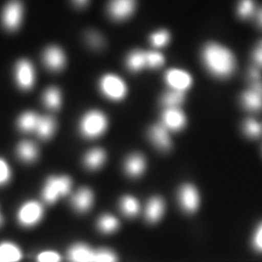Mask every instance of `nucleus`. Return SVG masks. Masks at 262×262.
Masks as SVG:
<instances>
[{"mask_svg": "<svg viewBox=\"0 0 262 262\" xmlns=\"http://www.w3.org/2000/svg\"><path fill=\"white\" fill-rule=\"evenodd\" d=\"M150 41L155 47L158 48L165 47L170 41V34L166 30L158 31L151 34Z\"/></svg>", "mask_w": 262, "mask_h": 262, "instance_id": "nucleus-30", "label": "nucleus"}, {"mask_svg": "<svg viewBox=\"0 0 262 262\" xmlns=\"http://www.w3.org/2000/svg\"><path fill=\"white\" fill-rule=\"evenodd\" d=\"M165 80L172 89L182 92L190 89L192 84V76L185 71L179 69L168 70L165 73Z\"/></svg>", "mask_w": 262, "mask_h": 262, "instance_id": "nucleus-7", "label": "nucleus"}, {"mask_svg": "<svg viewBox=\"0 0 262 262\" xmlns=\"http://www.w3.org/2000/svg\"><path fill=\"white\" fill-rule=\"evenodd\" d=\"M15 78L20 89H32L35 80V74L34 67L30 61L22 59L18 62L15 67Z\"/></svg>", "mask_w": 262, "mask_h": 262, "instance_id": "nucleus-8", "label": "nucleus"}, {"mask_svg": "<svg viewBox=\"0 0 262 262\" xmlns=\"http://www.w3.org/2000/svg\"><path fill=\"white\" fill-rule=\"evenodd\" d=\"M61 258L54 251H45L38 255L37 262H61Z\"/></svg>", "mask_w": 262, "mask_h": 262, "instance_id": "nucleus-35", "label": "nucleus"}, {"mask_svg": "<svg viewBox=\"0 0 262 262\" xmlns=\"http://www.w3.org/2000/svg\"><path fill=\"white\" fill-rule=\"evenodd\" d=\"M96 262H117L116 254L108 249H99L96 251Z\"/></svg>", "mask_w": 262, "mask_h": 262, "instance_id": "nucleus-34", "label": "nucleus"}, {"mask_svg": "<svg viewBox=\"0 0 262 262\" xmlns=\"http://www.w3.org/2000/svg\"><path fill=\"white\" fill-rule=\"evenodd\" d=\"M39 118V115L32 112L24 113L19 117L18 127L25 132H35Z\"/></svg>", "mask_w": 262, "mask_h": 262, "instance_id": "nucleus-25", "label": "nucleus"}, {"mask_svg": "<svg viewBox=\"0 0 262 262\" xmlns=\"http://www.w3.org/2000/svg\"><path fill=\"white\" fill-rule=\"evenodd\" d=\"M11 177L9 165L5 160L0 158V186L8 184Z\"/></svg>", "mask_w": 262, "mask_h": 262, "instance_id": "nucleus-33", "label": "nucleus"}, {"mask_svg": "<svg viewBox=\"0 0 262 262\" xmlns=\"http://www.w3.org/2000/svg\"><path fill=\"white\" fill-rule=\"evenodd\" d=\"M2 223H3V217H2L1 213H0V226H1Z\"/></svg>", "mask_w": 262, "mask_h": 262, "instance_id": "nucleus-41", "label": "nucleus"}, {"mask_svg": "<svg viewBox=\"0 0 262 262\" xmlns=\"http://www.w3.org/2000/svg\"><path fill=\"white\" fill-rule=\"evenodd\" d=\"M88 41L93 47L98 48L103 45V39L97 33L92 32L88 34Z\"/></svg>", "mask_w": 262, "mask_h": 262, "instance_id": "nucleus-37", "label": "nucleus"}, {"mask_svg": "<svg viewBox=\"0 0 262 262\" xmlns=\"http://www.w3.org/2000/svg\"><path fill=\"white\" fill-rule=\"evenodd\" d=\"M87 2L85 1H76L75 4L77 5H80V6H83V5H86Z\"/></svg>", "mask_w": 262, "mask_h": 262, "instance_id": "nucleus-40", "label": "nucleus"}, {"mask_svg": "<svg viewBox=\"0 0 262 262\" xmlns=\"http://www.w3.org/2000/svg\"><path fill=\"white\" fill-rule=\"evenodd\" d=\"M253 244L258 251L262 252V223L258 226L254 236H253Z\"/></svg>", "mask_w": 262, "mask_h": 262, "instance_id": "nucleus-38", "label": "nucleus"}, {"mask_svg": "<svg viewBox=\"0 0 262 262\" xmlns=\"http://www.w3.org/2000/svg\"><path fill=\"white\" fill-rule=\"evenodd\" d=\"M94 203V194L89 188L83 187L79 189L72 196V206L76 211L85 213L91 209Z\"/></svg>", "mask_w": 262, "mask_h": 262, "instance_id": "nucleus-16", "label": "nucleus"}, {"mask_svg": "<svg viewBox=\"0 0 262 262\" xmlns=\"http://www.w3.org/2000/svg\"><path fill=\"white\" fill-rule=\"evenodd\" d=\"M23 9L18 2H12L5 6L3 13V23L9 31H15L21 23Z\"/></svg>", "mask_w": 262, "mask_h": 262, "instance_id": "nucleus-9", "label": "nucleus"}, {"mask_svg": "<svg viewBox=\"0 0 262 262\" xmlns=\"http://www.w3.org/2000/svg\"><path fill=\"white\" fill-rule=\"evenodd\" d=\"M96 251L85 244H76L69 250L68 258L70 262H96Z\"/></svg>", "mask_w": 262, "mask_h": 262, "instance_id": "nucleus-14", "label": "nucleus"}, {"mask_svg": "<svg viewBox=\"0 0 262 262\" xmlns=\"http://www.w3.org/2000/svg\"><path fill=\"white\" fill-rule=\"evenodd\" d=\"M106 160V153L102 149L96 148L91 150L84 157V163L90 170H97L101 168Z\"/></svg>", "mask_w": 262, "mask_h": 262, "instance_id": "nucleus-22", "label": "nucleus"}, {"mask_svg": "<svg viewBox=\"0 0 262 262\" xmlns=\"http://www.w3.org/2000/svg\"><path fill=\"white\" fill-rule=\"evenodd\" d=\"M43 213H44V210L40 203L37 201L27 202L18 211L19 223L24 227H32L40 222Z\"/></svg>", "mask_w": 262, "mask_h": 262, "instance_id": "nucleus-6", "label": "nucleus"}, {"mask_svg": "<svg viewBox=\"0 0 262 262\" xmlns=\"http://www.w3.org/2000/svg\"><path fill=\"white\" fill-rule=\"evenodd\" d=\"M165 203L160 198L155 196L148 203L146 209V218L150 223H156L163 216Z\"/></svg>", "mask_w": 262, "mask_h": 262, "instance_id": "nucleus-19", "label": "nucleus"}, {"mask_svg": "<svg viewBox=\"0 0 262 262\" xmlns=\"http://www.w3.org/2000/svg\"><path fill=\"white\" fill-rule=\"evenodd\" d=\"M146 168V160L140 154L130 155L125 163V170L131 177H139Z\"/></svg>", "mask_w": 262, "mask_h": 262, "instance_id": "nucleus-17", "label": "nucleus"}, {"mask_svg": "<svg viewBox=\"0 0 262 262\" xmlns=\"http://www.w3.org/2000/svg\"><path fill=\"white\" fill-rule=\"evenodd\" d=\"M202 57L207 70L215 77L227 78L235 72V57L229 49L221 45L208 43L203 48Z\"/></svg>", "mask_w": 262, "mask_h": 262, "instance_id": "nucleus-1", "label": "nucleus"}, {"mask_svg": "<svg viewBox=\"0 0 262 262\" xmlns=\"http://www.w3.org/2000/svg\"><path fill=\"white\" fill-rule=\"evenodd\" d=\"M185 115L179 108H168L162 115V124L168 130L179 131L186 125Z\"/></svg>", "mask_w": 262, "mask_h": 262, "instance_id": "nucleus-11", "label": "nucleus"}, {"mask_svg": "<svg viewBox=\"0 0 262 262\" xmlns=\"http://www.w3.org/2000/svg\"><path fill=\"white\" fill-rule=\"evenodd\" d=\"M256 21H257L258 27L262 29V8H260L256 13Z\"/></svg>", "mask_w": 262, "mask_h": 262, "instance_id": "nucleus-39", "label": "nucleus"}, {"mask_svg": "<svg viewBox=\"0 0 262 262\" xmlns=\"http://www.w3.org/2000/svg\"><path fill=\"white\" fill-rule=\"evenodd\" d=\"M17 155L22 161L32 163L37 159L39 151L37 146L34 143L24 141L18 144L17 147Z\"/></svg>", "mask_w": 262, "mask_h": 262, "instance_id": "nucleus-21", "label": "nucleus"}, {"mask_svg": "<svg viewBox=\"0 0 262 262\" xmlns=\"http://www.w3.org/2000/svg\"><path fill=\"white\" fill-rule=\"evenodd\" d=\"M126 63L127 68L132 72H139L145 67H149L148 52L139 50L131 52L127 57Z\"/></svg>", "mask_w": 262, "mask_h": 262, "instance_id": "nucleus-18", "label": "nucleus"}, {"mask_svg": "<svg viewBox=\"0 0 262 262\" xmlns=\"http://www.w3.org/2000/svg\"><path fill=\"white\" fill-rule=\"evenodd\" d=\"M256 6L252 1H242L239 3L237 13L242 19H248L252 17L255 13Z\"/></svg>", "mask_w": 262, "mask_h": 262, "instance_id": "nucleus-31", "label": "nucleus"}, {"mask_svg": "<svg viewBox=\"0 0 262 262\" xmlns=\"http://www.w3.org/2000/svg\"><path fill=\"white\" fill-rule=\"evenodd\" d=\"M100 89L106 97L113 101H120L127 95L126 84L118 76L108 74L100 81Z\"/></svg>", "mask_w": 262, "mask_h": 262, "instance_id": "nucleus-4", "label": "nucleus"}, {"mask_svg": "<svg viewBox=\"0 0 262 262\" xmlns=\"http://www.w3.org/2000/svg\"><path fill=\"white\" fill-rule=\"evenodd\" d=\"M135 10V3L128 0L112 2L108 7V11L113 18L125 20L130 16Z\"/></svg>", "mask_w": 262, "mask_h": 262, "instance_id": "nucleus-15", "label": "nucleus"}, {"mask_svg": "<svg viewBox=\"0 0 262 262\" xmlns=\"http://www.w3.org/2000/svg\"><path fill=\"white\" fill-rule=\"evenodd\" d=\"M43 101L46 106L51 110L59 108L61 103V96L59 90L54 87L46 90L43 95Z\"/></svg>", "mask_w": 262, "mask_h": 262, "instance_id": "nucleus-26", "label": "nucleus"}, {"mask_svg": "<svg viewBox=\"0 0 262 262\" xmlns=\"http://www.w3.org/2000/svg\"><path fill=\"white\" fill-rule=\"evenodd\" d=\"M252 60L254 67L258 70H262V40L256 45L252 52Z\"/></svg>", "mask_w": 262, "mask_h": 262, "instance_id": "nucleus-36", "label": "nucleus"}, {"mask_svg": "<svg viewBox=\"0 0 262 262\" xmlns=\"http://www.w3.org/2000/svg\"><path fill=\"white\" fill-rule=\"evenodd\" d=\"M107 126V118L103 113L97 110L86 114L80 122L81 133L89 139H94L102 135Z\"/></svg>", "mask_w": 262, "mask_h": 262, "instance_id": "nucleus-2", "label": "nucleus"}, {"mask_svg": "<svg viewBox=\"0 0 262 262\" xmlns=\"http://www.w3.org/2000/svg\"><path fill=\"white\" fill-rule=\"evenodd\" d=\"M21 257V251L15 244L11 243L0 244V262H18Z\"/></svg>", "mask_w": 262, "mask_h": 262, "instance_id": "nucleus-20", "label": "nucleus"}, {"mask_svg": "<svg viewBox=\"0 0 262 262\" xmlns=\"http://www.w3.org/2000/svg\"><path fill=\"white\" fill-rule=\"evenodd\" d=\"M241 102L244 108L250 113L262 111V80L252 81L251 85L243 93Z\"/></svg>", "mask_w": 262, "mask_h": 262, "instance_id": "nucleus-5", "label": "nucleus"}, {"mask_svg": "<svg viewBox=\"0 0 262 262\" xmlns=\"http://www.w3.org/2000/svg\"><path fill=\"white\" fill-rule=\"evenodd\" d=\"M185 100V94L182 91H168L162 96L161 102L166 108H178Z\"/></svg>", "mask_w": 262, "mask_h": 262, "instance_id": "nucleus-24", "label": "nucleus"}, {"mask_svg": "<svg viewBox=\"0 0 262 262\" xmlns=\"http://www.w3.org/2000/svg\"><path fill=\"white\" fill-rule=\"evenodd\" d=\"M179 198L183 209L187 213H194L199 208L200 196L194 186H183L179 191Z\"/></svg>", "mask_w": 262, "mask_h": 262, "instance_id": "nucleus-10", "label": "nucleus"}, {"mask_svg": "<svg viewBox=\"0 0 262 262\" xmlns=\"http://www.w3.org/2000/svg\"><path fill=\"white\" fill-rule=\"evenodd\" d=\"M43 61L49 70L53 72H58L64 67L65 55L59 48L51 46L45 51Z\"/></svg>", "mask_w": 262, "mask_h": 262, "instance_id": "nucleus-13", "label": "nucleus"}, {"mask_svg": "<svg viewBox=\"0 0 262 262\" xmlns=\"http://www.w3.org/2000/svg\"><path fill=\"white\" fill-rule=\"evenodd\" d=\"M120 208L124 214L128 217H134L140 211V206L136 198L131 196L122 198L120 202Z\"/></svg>", "mask_w": 262, "mask_h": 262, "instance_id": "nucleus-28", "label": "nucleus"}, {"mask_svg": "<svg viewBox=\"0 0 262 262\" xmlns=\"http://www.w3.org/2000/svg\"><path fill=\"white\" fill-rule=\"evenodd\" d=\"M150 140L158 149L168 151L171 149L172 141L168 129L163 124L153 125L149 131Z\"/></svg>", "mask_w": 262, "mask_h": 262, "instance_id": "nucleus-12", "label": "nucleus"}, {"mask_svg": "<svg viewBox=\"0 0 262 262\" xmlns=\"http://www.w3.org/2000/svg\"><path fill=\"white\" fill-rule=\"evenodd\" d=\"M120 223L117 219L112 215H103L98 220V227L103 233L110 234L119 228Z\"/></svg>", "mask_w": 262, "mask_h": 262, "instance_id": "nucleus-29", "label": "nucleus"}, {"mask_svg": "<svg viewBox=\"0 0 262 262\" xmlns=\"http://www.w3.org/2000/svg\"><path fill=\"white\" fill-rule=\"evenodd\" d=\"M72 185V180L67 176L50 177L43 189V199L46 203L53 204L61 196L67 195L70 192Z\"/></svg>", "mask_w": 262, "mask_h": 262, "instance_id": "nucleus-3", "label": "nucleus"}, {"mask_svg": "<svg viewBox=\"0 0 262 262\" xmlns=\"http://www.w3.org/2000/svg\"><path fill=\"white\" fill-rule=\"evenodd\" d=\"M245 135L251 139H258L262 136V122L253 118H248L243 124Z\"/></svg>", "mask_w": 262, "mask_h": 262, "instance_id": "nucleus-27", "label": "nucleus"}, {"mask_svg": "<svg viewBox=\"0 0 262 262\" xmlns=\"http://www.w3.org/2000/svg\"><path fill=\"white\" fill-rule=\"evenodd\" d=\"M56 130V122L51 117L39 116L35 133L41 139H48Z\"/></svg>", "mask_w": 262, "mask_h": 262, "instance_id": "nucleus-23", "label": "nucleus"}, {"mask_svg": "<svg viewBox=\"0 0 262 262\" xmlns=\"http://www.w3.org/2000/svg\"><path fill=\"white\" fill-rule=\"evenodd\" d=\"M148 58H149V68H160L165 63V58L159 52H148Z\"/></svg>", "mask_w": 262, "mask_h": 262, "instance_id": "nucleus-32", "label": "nucleus"}]
</instances>
